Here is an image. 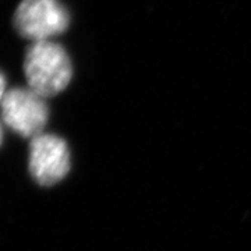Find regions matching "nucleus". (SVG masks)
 I'll return each mask as SVG.
<instances>
[{"mask_svg": "<svg viewBox=\"0 0 251 251\" xmlns=\"http://www.w3.org/2000/svg\"><path fill=\"white\" fill-rule=\"evenodd\" d=\"M4 95H6V80H4V75L0 73V103L4 98Z\"/></svg>", "mask_w": 251, "mask_h": 251, "instance_id": "obj_5", "label": "nucleus"}, {"mask_svg": "<svg viewBox=\"0 0 251 251\" xmlns=\"http://www.w3.org/2000/svg\"><path fill=\"white\" fill-rule=\"evenodd\" d=\"M29 88L42 98L62 92L72 80L73 67L62 46L39 41L28 49L24 63Z\"/></svg>", "mask_w": 251, "mask_h": 251, "instance_id": "obj_1", "label": "nucleus"}, {"mask_svg": "<svg viewBox=\"0 0 251 251\" xmlns=\"http://www.w3.org/2000/svg\"><path fill=\"white\" fill-rule=\"evenodd\" d=\"M1 116L11 130L34 138L48 122V106L31 88H14L7 91L1 100Z\"/></svg>", "mask_w": 251, "mask_h": 251, "instance_id": "obj_3", "label": "nucleus"}, {"mask_svg": "<svg viewBox=\"0 0 251 251\" xmlns=\"http://www.w3.org/2000/svg\"><path fill=\"white\" fill-rule=\"evenodd\" d=\"M72 168L67 143L54 134H39L32 138L29 148V172L42 186L62 181Z\"/></svg>", "mask_w": 251, "mask_h": 251, "instance_id": "obj_4", "label": "nucleus"}, {"mask_svg": "<svg viewBox=\"0 0 251 251\" xmlns=\"http://www.w3.org/2000/svg\"><path fill=\"white\" fill-rule=\"evenodd\" d=\"M1 138H3V134H1V128H0V144H1Z\"/></svg>", "mask_w": 251, "mask_h": 251, "instance_id": "obj_6", "label": "nucleus"}, {"mask_svg": "<svg viewBox=\"0 0 251 251\" xmlns=\"http://www.w3.org/2000/svg\"><path fill=\"white\" fill-rule=\"evenodd\" d=\"M69 23V13L57 0H23L14 14L18 32L36 42L63 32Z\"/></svg>", "mask_w": 251, "mask_h": 251, "instance_id": "obj_2", "label": "nucleus"}]
</instances>
